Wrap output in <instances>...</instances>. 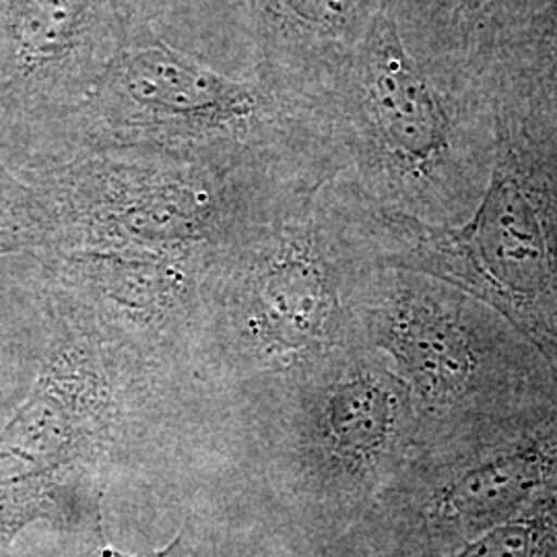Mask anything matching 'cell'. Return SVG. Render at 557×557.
Masks as SVG:
<instances>
[{
  "label": "cell",
  "instance_id": "obj_1",
  "mask_svg": "<svg viewBox=\"0 0 557 557\" xmlns=\"http://www.w3.org/2000/svg\"><path fill=\"white\" fill-rule=\"evenodd\" d=\"M337 182L368 211L458 225L485 193L496 114L457 0H382L329 91Z\"/></svg>",
  "mask_w": 557,
  "mask_h": 557
},
{
  "label": "cell",
  "instance_id": "obj_2",
  "mask_svg": "<svg viewBox=\"0 0 557 557\" xmlns=\"http://www.w3.org/2000/svg\"><path fill=\"white\" fill-rule=\"evenodd\" d=\"M380 267L370 215L337 180L281 195L207 273L200 374L238 388L361 347Z\"/></svg>",
  "mask_w": 557,
  "mask_h": 557
},
{
  "label": "cell",
  "instance_id": "obj_3",
  "mask_svg": "<svg viewBox=\"0 0 557 557\" xmlns=\"http://www.w3.org/2000/svg\"><path fill=\"white\" fill-rule=\"evenodd\" d=\"M234 393L262 475L317 533L361 524L419 448L407 388L368 347L341 349Z\"/></svg>",
  "mask_w": 557,
  "mask_h": 557
},
{
  "label": "cell",
  "instance_id": "obj_4",
  "mask_svg": "<svg viewBox=\"0 0 557 557\" xmlns=\"http://www.w3.org/2000/svg\"><path fill=\"white\" fill-rule=\"evenodd\" d=\"M359 345L407 388L419 448L557 405V372L529 338L483 301L421 273L380 267L359 304Z\"/></svg>",
  "mask_w": 557,
  "mask_h": 557
},
{
  "label": "cell",
  "instance_id": "obj_5",
  "mask_svg": "<svg viewBox=\"0 0 557 557\" xmlns=\"http://www.w3.org/2000/svg\"><path fill=\"white\" fill-rule=\"evenodd\" d=\"M46 310L40 372L0 430V552L38 522L64 535L103 527L108 471L137 411L87 324L52 294Z\"/></svg>",
  "mask_w": 557,
  "mask_h": 557
},
{
  "label": "cell",
  "instance_id": "obj_6",
  "mask_svg": "<svg viewBox=\"0 0 557 557\" xmlns=\"http://www.w3.org/2000/svg\"><path fill=\"white\" fill-rule=\"evenodd\" d=\"M469 220L421 225L370 211L382 264L438 278L508 320L557 372V140L496 122Z\"/></svg>",
  "mask_w": 557,
  "mask_h": 557
},
{
  "label": "cell",
  "instance_id": "obj_7",
  "mask_svg": "<svg viewBox=\"0 0 557 557\" xmlns=\"http://www.w3.org/2000/svg\"><path fill=\"white\" fill-rule=\"evenodd\" d=\"M38 190L52 223L44 257L96 250L213 264L273 200L299 188L209 161L100 149Z\"/></svg>",
  "mask_w": 557,
  "mask_h": 557
},
{
  "label": "cell",
  "instance_id": "obj_8",
  "mask_svg": "<svg viewBox=\"0 0 557 557\" xmlns=\"http://www.w3.org/2000/svg\"><path fill=\"white\" fill-rule=\"evenodd\" d=\"M557 492V405L510 425L418 448L368 524L393 557L453 552Z\"/></svg>",
  "mask_w": 557,
  "mask_h": 557
},
{
  "label": "cell",
  "instance_id": "obj_9",
  "mask_svg": "<svg viewBox=\"0 0 557 557\" xmlns=\"http://www.w3.org/2000/svg\"><path fill=\"white\" fill-rule=\"evenodd\" d=\"M40 262L48 294L87 324L137 411L165 382L199 372L202 296L213 264L96 250L57 252Z\"/></svg>",
  "mask_w": 557,
  "mask_h": 557
},
{
  "label": "cell",
  "instance_id": "obj_10",
  "mask_svg": "<svg viewBox=\"0 0 557 557\" xmlns=\"http://www.w3.org/2000/svg\"><path fill=\"white\" fill-rule=\"evenodd\" d=\"M471 27L496 122L557 140V0H483Z\"/></svg>",
  "mask_w": 557,
  "mask_h": 557
},
{
  "label": "cell",
  "instance_id": "obj_11",
  "mask_svg": "<svg viewBox=\"0 0 557 557\" xmlns=\"http://www.w3.org/2000/svg\"><path fill=\"white\" fill-rule=\"evenodd\" d=\"M382 0H252L285 91L326 100Z\"/></svg>",
  "mask_w": 557,
  "mask_h": 557
},
{
  "label": "cell",
  "instance_id": "obj_12",
  "mask_svg": "<svg viewBox=\"0 0 557 557\" xmlns=\"http://www.w3.org/2000/svg\"><path fill=\"white\" fill-rule=\"evenodd\" d=\"M11 40L23 75L94 54L108 40L110 0H11Z\"/></svg>",
  "mask_w": 557,
  "mask_h": 557
},
{
  "label": "cell",
  "instance_id": "obj_13",
  "mask_svg": "<svg viewBox=\"0 0 557 557\" xmlns=\"http://www.w3.org/2000/svg\"><path fill=\"white\" fill-rule=\"evenodd\" d=\"M428 557H557V492L457 549Z\"/></svg>",
  "mask_w": 557,
  "mask_h": 557
},
{
  "label": "cell",
  "instance_id": "obj_14",
  "mask_svg": "<svg viewBox=\"0 0 557 557\" xmlns=\"http://www.w3.org/2000/svg\"><path fill=\"white\" fill-rule=\"evenodd\" d=\"M52 242V223L38 188L0 165V257L25 252L40 260Z\"/></svg>",
  "mask_w": 557,
  "mask_h": 557
},
{
  "label": "cell",
  "instance_id": "obj_15",
  "mask_svg": "<svg viewBox=\"0 0 557 557\" xmlns=\"http://www.w3.org/2000/svg\"><path fill=\"white\" fill-rule=\"evenodd\" d=\"M96 529L89 533H83V541H85V554L83 557H195L193 545L186 541V533L182 531L178 537L172 539L168 547H163L160 552H149V554H139V556H128L122 554L116 547H112L106 539H103V531Z\"/></svg>",
  "mask_w": 557,
  "mask_h": 557
},
{
  "label": "cell",
  "instance_id": "obj_16",
  "mask_svg": "<svg viewBox=\"0 0 557 557\" xmlns=\"http://www.w3.org/2000/svg\"><path fill=\"white\" fill-rule=\"evenodd\" d=\"M481 2H483V0H457L458 7H460V9H462V11L469 15V17H471V15L478 11L479 4H481Z\"/></svg>",
  "mask_w": 557,
  "mask_h": 557
}]
</instances>
